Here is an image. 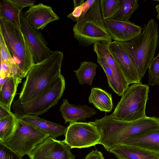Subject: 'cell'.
Returning a JSON list of instances; mask_svg holds the SVG:
<instances>
[{"label":"cell","instance_id":"obj_1","mask_svg":"<svg viewBox=\"0 0 159 159\" xmlns=\"http://www.w3.org/2000/svg\"><path fill=\"white\" fill-rule=\"evenodd\" d=\"M63 53L53 51L43 61L34 64L28 73L18 99L14 102L25 103L32 100L45 90L61 75Z\"/></svg>","mask_w":159,"mask_h":159},{"label":"cell","instance_id":"obj_2","mask_svg":"<svg viewBox=\"0 0 159 159\" xmlns=\"http://www.w3.org/2000/svg\"><path fill=\"white\" fill-rule=\"evenodd\" d=\"M157 23L152 18L144 25L141 33L127 42H118L126 51L140 80L143 77L159 45Z\"/></svg>","mask_w":159,"mask_h":159},{"label":"cell","instance_id":"obj_3","mask_svg":"<svg viewBox=\"0 0 159 159\" xmlns=\"http://www.w3.org/2000/svg\"><path fill=\"white\" fill-rule=\"evenodd\" d=\"M159 128V119L155 116H146L127 121L108 115L102 122L101 130L106 148L109 151L128 138L142 135Z\"/></svg>","mask_w":159,"mask_h":159},{"label":"cell","instance_id":"obj_4","mask_svg":"<svg viewBox=\"0 0 159 159\" xmlns=\"http://www.w3.org/2000/svg\"><path fill=\"white\" fill-rule=\"evenodd\" d=\"M73 31L74 37L83 46L112 42L102 16L100 0H95L84 16L75 24Z\"/></svg>","mask_w":159,"mask_h":159},{"label":"cell","instance_id":"obj_5","mask_svg":"<svg viewBox=\"0 0 159 159\" xmlns=\"http://www.w3.org/2000/svg\"><path fill=\"white\" fill-rule=\"evenodd\" d=\"M0 29L22 79L26 76L34 64L27 41L20 28L1 17Z\"/></svg>","mask_w":159,"mask_h":159},{"label":"cell","instance_id":"obj_6","mask_svg":"<svg viewBox=\"0 0 159 159\" xmlns=\"http://www.w3.org/2000/svg\"><path fill=\"white\" fill-rule=\"evenodd\" d=\"M149 88L141 82L133 84L123 93L111 116L118 120L132 121L145 117Z\"/></svg>","mask_w":159,"mask_h":159},{"label":"cell","instance_id":"obj_7","mask_svg":"<svg viewBox=\"0 0 159 159\" xmlns=\"http://www.w3.org/2000/svg\"><path fill=\"white\" fill-rule=\"evenodd\" d=\"M65 88V79L61 74L32 100L21 104L13 102L12 107L14 113L18 117L24 115H41L57 104Z\"/></svg>","mask_w":159,"mask_h":159},{"label":"cell","instance_id":"obj_8","mask_svg":"<svg viewBox=\"0 0 159 159\" xmlns=\"http://www.w3.org/2000/svg\"><path fill=\"white\" fill-rule=\"evenodd\" d=\"M49 136L18 118L13 134L5 141L0 142L23 156L28 155L37 145Z\"/></svg>","mask_w":159,"mask_h":159},{"label":"cell","instance_id":"obj_9","mask_svg":"<svg viewBox=\"0 0 159 159\" xmlns=\"http://www.w3.org/2000/svg\"><path fill=\"white\" fill-rule=\"evenodd\" d=\"M63 141L70 148L90 147L98 144L101 136L92 122L70 123Z\"/></svg>","mask_w":159,"mask_h":159},{"label":"cell","instance_id":"obj_10","mask_svg":"<svg viewBox=\"0 0 159 159\" xmlns=\"http://www.w3.org/2000/svg\"><path fill=\"white\" fill-rule=\"evenodd\" d=\"M70 148L63 141L49 136L29 154L30 159H74Z\"/></svg>","mask_w":159,"mask_h":159},{"label":"cell","instance_id":"obj_11","mask_svg":"<svg viewBox=\"0 0 159 159\" xmlns=\"http://www.w3.org/2000/svg\"><path fill=\"white\" fill-rule=\"evenodd\" d=\"M20 28L30 48L34 64L48 57L52 52L48 46V43L39 30L32 28L26 21L22 11L20 13Z\"/></svg>","mask_w":159,"mask_h":159},{"label":"cell","instance_id":"obj_12","mask_svg":"<svg viewBox=\"0 0 159 159\" xmlns=\"http://www.w3.org/2000/svg\"><path fill=\"white\" fill-rule=\"evenodd\" d=\"M22 11L30 25L37 30H43L49 23L59 19L51 7L41 3L34 4L27 11Z\"/></svg>","mask_w":159,"mask_h":159},{"label":"cell","instance_id":"obj_13","mask_svg":"<svg viewBox=\"0 0 159 159\" xmlns=\"http://www.w3.org/2000/svg\"><path fill=\"white\" fill-rule=\"evenodd\" d=\"M107 30L114 41L124 42L130 41L139 35L142 28L134 23L113 19L104 20Z\"/></svg>","mask_w":159,"mask_h":159},{"label":"cell","instance_id":"obj_14","mask_svg":"<svg viewBox=\"0 0 159 159\" xmlns=\"http://www.w3.org/2000/svg\"><path fill=\"white\" fill-rule=\"evenodd\" d=\"M108 47L129 84L141 82L129 57L119 43L113 41L108 43Z\"/></svg>","mask_w":159,"mask_h":159},{"label":"cell","instance_id":"obj_15","mask_svg":"<svg viewBox=\"0 0 159 159\" xmlns=\"http://www.w3.org/2000/svg\"><path fill=\"white\" fill-rule=\"evenodd\" d=\"M60 111L65 120V123L84 120L91 117L96 113L95 109L87 105L75 106L70 104L66 99L63 100L60 107Z\"/></svg>","mask_w":159,"mask_h":159},{"label":"cell","instance_id":"obj_16","mask_svg":"<svg viewBox=\"0 0 159 159\" xmlns=\"http://www.w3.org/2000/svg\"><path fill=\"white\" fill-rule=\"evenodd\" d=\"M94 52L97 55L103 57L111 69L116 80L124 93L129 87L127 80L110 52L108 43H98L93 45Z\"/></svg>","mask_w":159,"mask_h":159},{"label":"cell","instance_id":"obj_17","mask_svg":"<svg viewBox=\"0 0 159 159\" xmlns=\"http://www.w3.org/2000/svg\"><path fill=\"white\" fill-rule=\"evenodd\" d=\"M18 117L25 123L46 133L53 138L66 134L67 127L46 120L37 116L24 115Z\"/></svg>","mask_w":159,"mask_h":159},{"label":"cell","instance_id":"obj_18","mask_svg":"<svg viewBox=\"0 0 159 159\" xmlns=\"http://www.w3.org/2000/svg\"><path fill=\"white\" fill-rule=\"evenodd\" d=\"M119 159H159V154L137 147L119 144L109 152Z\"/></svg>","mask_w":159,"mask_h":159},{"label":"cell","instance_id":"obj_19","mask_svg":"<svg viewBox=\"0 0 159 159\" xmlns=\"http://www.w3.org/2000/svg\"><path fill=\"white\" fill-rule=\"evenodd\" d=\"M121 144L137 147L159 154V128L128 138Z\"/></svg>","mask_w":159,"mask_h":159},{"label":"cell","instance_id":"obj_20","mask_svg":"<svg viewBox=\"0 0 159 159\" xmlns=\"http://www.w3.org/2000/svg\"><path fill=\"white\" fill-rule=\"evenodd\" d=\"M22 79L16 76H9L0 89V104L10 110L17 87L21 82Z\"/></svg>","mask_w":159,"mask_h":159},{"label":"cell","instance_id":"obj_21","mask_svg":"<svg viewBox=\"0 0 159 159\" xmlns=\"http://www.w3.org/2000/svg\"><path fill=\"white\" fill-rule=\"evenodd\" d=\"M89 102L101 111L109 112L112 109L113 104L111 95L99 88L92 89Z\"/></svg>","mask_w":159,"mask_h":159},{"label":"cell","instance_id":"obj_22","mask_svg":"<svg viewBox=\"0 0 159 159\" xmlns=\"http://www.w3.org/2000/svg\"><path fill=\"white\" fill-rule=\"evenodd\" d=\"M19 8L11 0H1L0 2V17L19 27L20 28Z\"/></svg>","mask_w":159,"mask_h":159},{"label":"cell","instance_id":"obj_23","mask_svg":"<svg viewBox=\"0 0 159 159\" xmlns=\"http://www.w3.org/2000/svg\"><path fill=\"white\" fill-rule=\"evenodd\" d=\"M98 65L96 63L85 61H81L80 66L74 71L79 83L81 85L87 84L91 85L94 77L96 75V69Z\"/></svg>","mask_w":159,"mask_h":159},{"label":"cell","instance_id":"obj_24","mask_svg":"<svg viewBox=\"0 0 159 159\" xmlns=\"http://www.w3.org/2000/svg\"><path fill=\"white\" fill-rule=\"evenodd\" d=\"M138 0H120L119 9L113 18L117 20L128 21L139 7Z\"/></svg>","mask_w":159,"mask_h":159},{"label":"cell","instance_id":"obj_25","mask_svg":"<svg viewBox=\"0 0 159 159\" xmlns=\"http://www.w3.org/2000/svg\"><path fill=\"white\" fill-rule=\"evenodd\" d=\"M18 120V116L12 112L7 116L0 119V142L5 141L12 135Z\"/></svg>","mask_w":159,"mask_h":159},{"label":"cell","instance_id":"obj_26","mask_svg":"<svg viewBox=\"0 0 159 159\" xmlns=\"http://www.w3.org/2000/svg\"><path fill=\"white\" fill-rule=\"evenodd\" d=\"M97 56L98 63L101 66L106 75L109 87L118 96H122L123 93L117 83L113 73L107 64L106 60L103 57Z\"/></svg>","mask_w":159,"mask_h":159},{"label":"cell","instance_id":"obj_27","mask_svg":"<svg viewBox=\"0 0 159 159\" xmlns=\"http://www.w3.org/2000/svg\"><path fill=\"white\" fill-rule=\"evenodd\" d=\"M120 0H100V7L104 20L113 19L119 6Z\"/></svg>","mask_w":159,"mask_h":159},{"label":"cell","instance_id":"obj_28","mask_svg":"<svg viewBox=\"0 0 159 159\" xmlns=\"http://www.w3.org/2000/svg\"><path fill=\"white\" fill-rule=\"evenodd\" d=\"M148 69V85L159 86V53L152 59Z\"/></svg>","mask_w":159,"mask_h":159},{"label":"cell","instance_id":"obj_29","mask_svg":"<svg viewBox=\"0 0 159 159\" xmlns=\"http://www.w3.org/2000/svg\"><path fill=\"white\" fill-rule=\"evenodd\" d=\"M95 0H88L82 4L74 8L73 11L67 16L77 22L85 14Z\"/></svg>","mask_w":159,"mask_h":159},{"label":"cell","instance_id":"obj_30","mask_svg":"<svg viewBox=\"0 0 159 159\" xmlns=\"http://www.w3.org/2000/svg\"><path fill=\"white\" fill-rule=\"evenodd\" d=\"M0 60L7 63L9 66L14 61V60L8 48L1 30H0Z\"/></svg>","mask_w":159,"mask_h":159},{"label":"cell","instance_id":"obj_31","mask_svg":"<svg viewBox=\"0 0 159 159\" xmlns=\"http://www.w3.org/2000/svg\"><path fill=\"white\" fill-rule=\"evenodd\" d=\"M23 157L0 142V159H23Z\"/></svg>","mask_w":159,"mask_h":159},{"label":"cell","instance_id":"obj_32","mask_svg":"<svg viewBox=\"0 0 159 159\" xmlns=\"http://www.w3.org/2000/svg\"><path fill=\"white\" fill-rule=\"evenodd\" d=\"M10 76H11V72L9 65L0 60V78H7Z\"/></svg>","mask_w":159,"mask_h":159},{"label":"cell","instance_id":"obj_33","mask_svg":"<svg viewBox=\"0 0 159 159\" xmlns=\"http://www.w3.org/2000/svg\"><path fill=\"white\" fill-rule=\"evenodd\" d=\"M20 9L21 11L24 8L30 7L34 5L35 2L33 0H11Z\"/></svg>","mask_w":159,"mask_h":159},{"label":"cell","instance_id":"obj_34","mask_svg":"<svg viewBox=\"0 0 159 159\" xmlns=\"http://www.w3.org/2000/svg\"><path fill=\"white\" fill-rule=\"evenodd\" d=\"M85 159H105L102 153L97 150L90 152L85 157Z\"/></svg>","mask_w":159,"mask_h":159},{"label":"cell","instance_id":"obj_35","mask_svg":"<svg viewBox=\"0 0 159 159\" xmlns=\"http://www.w3.org/2000/svg\"><path fill=\"white\" fill-rule=\"evenodd\" d=\"M11 112V110L0 104V119L7 116Z\"/></svg>","mask_w":159,"mask_h":159},{"label":"cell","instance_id":"obj_36","mask_svg":"<svg viewBox=\"0 0 159 159\" xmlns=\"http://www.w3.org/2000/svg\"><path fill=\"white\" fill-rule=\"evenodd\" d=\"M73 1L74 7H75L83 4L85 1L84 0H73Z\"/></svg>","mask_w":159,"mask_h":159},{"label":"cell","instance_id":"obj_37","mask_svg":"<svg viewBox=\"0 0 159 159\" xmlns=\"http://www.w3.org/2000/svg\"><path fill=\"white\" fill-rule=\"evenodd\" d=\"M158 118H159V117H158Z\"/></svg>","mask_w":159,"mask_h":159}]
</instances>
